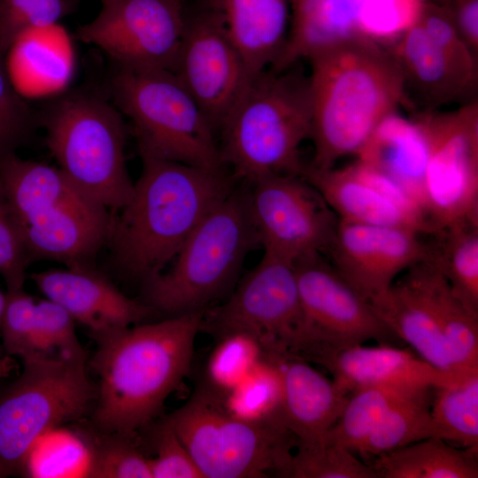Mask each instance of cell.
I'll use <instances>...</instances> for the list:
<instances>
[{
    "label": "cell",
    "mask_w": 478,
    "mask_h": 478,
    "mask_svg": "<svg viewBox=\"0 0 478 478\" xmlns=\"http://www.w3.org/2000/svg\"><path fill=\"white\" fill-rule=\"evenodd\" d=\"M427 235L426 261L443 275L461 303L478 315V220H462Z\"/></svg>",
    "instance_id": "30"
},
{
    "label": "cell",
    "mask_w": 478,
    "mask_h": 478,
    "mask_svg": "<svg viewBox=\"0 0 478 478\" xmlns=\"http://www.w3.org/2000/svg\"><path fill=\"white\" fill-rule=\"evenodd\" d=\"M320 364L348 395L358 388L370 385L435 388L468 373L439 370L411 351L386 343L345 348L328 356Z\"/></svg>",
    "instance_id": "21"
},
{
    "label": "cell",
    "mask_w": 478,
    "mask_h": 478,
    "mask_svg": "<svg viewBox=\"0 0 478 478\" xmlns=\"http://www.w3.org/2000/svg\"><path fill=\"white\" fill-rule=\"evenodd\" d=\"M256 246L250 191L235 188L191 232L173 266L143 282V303L168 317L208 309L232 288Z\"/></svg>",
    "instance_id": "5"
},
{
    "label": "cell",
    "mask_w": 478,
    "mask_h": 478,
    "mask_svg": "<svg viewBox=\"0 0 478 478\" xmlns=\"http://www.w3.org/2000/svg\"><path fill=\"white\" fill-rule=\"evenodd\" d=\"M302 176L319 191L339 220L408 227L425 234L421 212L410 197L358 160L343 168L305 166Z\"/></svg>",
    "instance_id": "17"
},
{
    "label": "cell",
    "mask_w": 478,
    "mask_h": 478,
    "mask_svg": "<svg viewBox=\"0 0 478 478\" xmlns=\"http://www.w3.org/2000/svg\"><path fill=\"white\" fill-rule=\"evenodd\" d=\"M294 266L303 313L298 357L320 364L335 352L368 340L386 343L397 338L371 303L321 254L300 258Z\"/></svg>",
    "instance_id": "11"
},
{
    "label": "cell",
    "mask_w": 478,
    "mask_h": 478,
    "mask_svg": "<svg viewBox=\"0 0 478 478\" xmlns=\"http://www.w3.org/2000/svg\"><path fill=\"white\" fill-rule=\"evenodd\" d=\"M418 24L457 64L469 72L478 73V58L462 39L446 6L436 0H427Z\"/></svg>",
    "instance_id": "43"
},
{
    "label": "cell",
    "mask_w": 478,
    "mask_h": 478,
    "mask_svg": "<svg viewBox=\"0 0 478 478\" xmlns=\"http://www.w3.org/2000/svg\"><path fill=\"white\" fill-rule=\"evenodd\" d=\"M73 5L72 0H0V53L5 56L26 32L58 24Z\"/></svg>",
    "instance_id": "39"
},
{
    "label": "cell",
    "mask_w": 478,
    "mask_h": 478,
    "mask_svg": "<svg viewBox=\"0 0 478 478\" xmlns=\"http://www.w3.org/2000/svg\"><path fill=\"white\" fill-rule=\"evenodd\" d=\"M215 338L217 343L208 357L203 385L222 396L251 374L269 351L248 331H228Z\"/></svg>",
    "instance_id": "35"
},
{
    "label": "cell",
    "mask_w": 478,
    "mask_h": 478,
    "mask_svg": "<svg viewBox=\"0 0 478 478\" xmlns=\"http://www.w3.org/2000/svg\"><path fill=\"white\" fill-rule=\"evenodd\" d=\"M114 212L83 193L54 203L18 225L30 263L94 266L108 241Z\"/></svg>",
    "instance_id": "18"
},
{
    "label": "cell",
    "mask_w": 478,
    "mask_h": 478,
    "mask_svg": "<svg viewBox=\"0 0 478 478\" xmlns=\"http://www.w3.org/2000/svg\"><path fill=\"white\" fill-rule=\"evenodd\" d=\"M427 0H366L360 10V37L385 48L417 24Z\"/></svg>",
    "instance_id": "38"
},
{
    "label": "cell",
    "mask_w": 478,
    "mask_h": 478,
    "mask_svg": "<svg viewBox=\"0 0 478 478\" xmlns=\"http://www.w3.org/2000/svg\"><path fill=\"white\" fill-rule=\"evenodd\" d=\"M35 305L34 297L23 289L7 290L1 327L4 355L22 359L42 354L37 343Z\"/></svg>",
    "instance_id": "40"
},
{
    "label": "cell",
    "mask_w": 478,
    "mask_h": 478,
    "mask_svg": "<svg viewBox=\"0 0 478 478\" xmlns=\"http://www.w3.org/2000/svg\"><path fill=\"white\" fill-rule=\"evenodd\" d=\"M5 306H6V294H4L0 290V331H1V327H2L3 319L4 315Z\"/></svg>",
    "instance_id": "48"
},
{
    "label": "cell",
    "mask_w": 478,
    "mask_h": 478,
    "mask_svg": "<svg viewBox=\"0 0 478 478\" xmlns=\"http://www.w3.org/2000/svg\"><path fill=\"white\" fill-rule=\"evenodd\" d=\"M80 424L90 452L87 477L152 478L149 459L135 444V437L100 431L83 420Z\"/></svg>",
    "instance_id": "37"
},
{
    "label": "cell",
    "mask_w": 478,
    "mask_h": 478,
    "mask_svg": "<svg viewBox=\"0 0 478 478\" xmlns=\"http://www.w3.org/2000/svg\"><path fill=\"white\" fill-rule=\"evenodd\" d=\"M217 397L224 408L240 420L286 428L281 414V388L275 352H268L234 389Z\"/></svg>",
    "instance_id": "34"
},
{
    "label": "cell",
    "mask_w": 478,
    "mask_h": 478,
    "mask_svg": "<svg viewBox=\"0 0 478 478\" xmlns=\"http://www.w3.org/2000/svg\"><path fill=\"white\" fill-rule=\"evenodd\" d=\"M252 184L251 212L264 253L293 263L328 253L339 220L310 182L273 174Z\"/></svg>",
    "instance_id": "14"
},
{
    "label": "cell",
    "mask_w": 478,
    "mask_h": 478,
    "mask_svg": "<svg viewBox=\"0 0 478 478\" xmlns=\"http://www.w3.org/2000/svg\"><path fill=\"white\" fill-rule=\"evenodd\" d=\"M295 447L284 477L377 478L365 460L326 435L314 441L297 442Z\"/></svg>",
    "instance_id": "36"
},
{
    "label": "cell",
    "mask_w": 478,
    "mask_h": 478,
    "mask_svg": "<svg viewBox=\"0 0 478 478\" xmlns=\"http://www.w3.org/2000/svg\"><path fill=\"white\" fill-rule=\"evenodd\" d=\"M42 124L58 168L80 191L114 213L128 202L134 182L118 109L99 96L75 93L50 104Z\"/></svg>",
    "instance_id": "7"
},
{
    "label": "cell",
    "mask_w": 478,
    "mask_h": 478,
    "mask_svg": "<svg viewBox=\"0 0 478 478\" xmlns=\"http://www.w3.org/2000/svg\"><path fill=\"white\" fill-rule=\"evenodd\" d=\"M366 0H289L287 40L274 66L282 71L350 38L359 36L358 21Z\"/></svg>",
    "instance_id": "25"
},
{
    "label": "cell",
    "mask_w": 478,
    "mask_h": 478,
    "mask_svg": "<svg viewBox=\"0 0 478 478\" xmlns=\"http://www.w3.org/2000/svg\"><path fill=\"white\" fill-rule=\"evenodd\" d=\"M387 49L399 67L408 101L412 98V109L413 103L420 111H433L477 98L478 73L457 64L418 22Z\"/></svg>",
    "instance_id": "20"
},
{
    "label": "cell",
    "mask_w": 478,
    "mask_h": 478,
    "mask_svg": "<svg viewBox=\"0 0 478 478\" xmlns=\"http://www.w3.org/2000/svg\"><path fill=\"white\" fill-rule=\"evenodd\" d=\"M153 432L156 456L149 459L152 478H204L166 418L155 426Z\"/></svg>",
    "instance_id": "44"
},
{
    "label": "cell",
    "mask_w": 478,
    "mask_h": 478,
    "mask_svg": "<svg viewBox=\"0 0 478 478\" xmlns=\"http://www.w3.org/2000/svg\"><path fill=\"white\" fill-rule=\"evenodd\" d=\"M112 93L132 124L141 158L222 168L215 131L173 71L119 68Z\"/></svg>",
    "instance_id": "8"
},
{
    "label": "cell",
    "mask_w": 478,
    "mask_h": 478,
    "mask_svg": "<svg viewBox=\"0 0 478 478\" xmlns=\"http://www.w3.org/2000/svg\"><path fill=\"white\" fill-rule=\"evenodd\" d=\"M204 311L91 335L88 367L97 377L90 423L135 437L153 423L167 397L189 374Z\"/></svg>",
    "instance_id": "1"
},
{
    "label": "cell",
    "mask_w": 478,
    "mask_h": 478,
    "mask_svg": "<svg viewBox=\"0 0 478 478\" xmlns=\"http://www.w3.org/2000/svg\"><path fill=\"white\" fill-rule=\"evenodd\" d=\"M30 279L46 298L65 308L89 335L140 323L153 311L123 294L94 266L33 273Z\"/></svg>",
    "instance_id": "19"
},
{
    "label": "cell",
    "mask_w": 478,
    "mask_h": 478,
    "mask_svg": "<svg viewBox=\"0 0 478 478\" xmlns=\"http://www.w3.org/2000/svg\"><path fill=\"white\" fill-rule=\"evenodd\" d=\"M436 1L448 8L462 39L478 58V0Z\"/></svg>",
    "instance_id": "46"
},
{
    "label": "cell",
    "mask_w": 478,
    "mask_h": 478,
    "mask_svg": "<svg viewBox=\"0 0 478 478\" xmlns=\"http://www.w3.org/2000/svg\"><path fill=\"white\" fill-rule=\"evenodd\" d=\"M370 303L396 337L407 343L423 360L444 372H463L454 366L442 330L430 310L404 277Z\"/></svg>",
    "instance_id": "27"
},
{
    "label": "cell",
    "mask_w": 478,
    "mask_h": 478,
    "mask_svg": "<svg viewBox=\"0 0 478 478\" xmlns=\"http://www.w3.org/2000/svg\"><path fill=\"white\" fill-rule=\"evenodd\" d=\"M166 420L204 478L284 477L297 443L284 427L233 416L203 384Z\"/></svg>",
    "instance_id": "9"
},
{
    "label": "cell",
    "mask_w": 478,
    "mask_h": 478,
    "mask_svg": "<svg viewBox=\"0 0 478 478\" xmlns=\"http://www.w3.org/2000/svg\"><path fill=\"white\" fill-rule=\"evenodd\" d=\"M281 388V414L297 442L323 437L340 417L349 395L304 358L275 353Z\"/></svg>",
    "instance_id": "22"
},
{
    "label": "cell",
    "mask_w": 478,
    "mask_h": 478,
    "mask_svg": "<svg viewBox=\"0 0 478 478\" xmlns=\"http://www.w3.org/2000/svg\"><path fill=\"white\" fill-rule=\"evenodd\" d=\"M204 329L214 337L248 331L269 351L298 356L303 313L294 263L264 253L225 303L205 310Z\"/></svg>",
    "instance_id": "12"
},
{
    "label": "cell",
    "mask_w": 478,
    "mask_h": 478,
    "mask_svg": "<svg viewBox=\"0 0 478 478\" xmlns=\"http://www.w3.org/2000/svg\"><path fill=\"white\" fill-rule=\"evenodd\" d=\"M297 65L252 78L222 126L221 162L236 180L302 175L300 147L310 139L312 116L308 75Z\"/></svg>",
    "instance_id": "4"
},
{
    "label": "cell",
    "mask_w": 478,
    "mask_h": 478,
    "mask_svg": "<svg viewBox=\"0 0 478 478\" xmlns=\"http://www.w3.org/2000/svg\"><path fill=\"white\" fill-rule=\"evenodd\" d=\"M35 124L31 109L13 86L7 72L5 56L0 53V160L16 153Z\"/></svg>",
    "instance_id": "41"
},
{
    "label": "cell",
    "mask_w": 478,
    "mask_h": 478,
    "mask_svg": "<svg viewBox=\"0 0 478 478\" xmlns=\"http://www.w3.org/2000/svg\"><path fill=\"white\" fill-rule=\"evenodd\" d=\"M430 415L435 437L460 448L478 449V371L433 389Z\"/></svg>",
    "instance_id": "31"
},
{
    "label": "cell",
    "mask_w": 478,
    "mask_h": 478,
    "mask_svg": "<svg viewBox=\"0 0 478 478\" xmlns=\"http://www.w3.org/2000/svg\"><path fill=\"white\" fill-rule=\"evenodd\" d=\"M29 264L16 222L0 193V275L7 290L23 289Z\"/></svg>",
    "instance_id": "45"
},
{
    "label": "cell",
    "mask_w": 478,
    "mask_h": 478,
    "mask_svg": "<svg viewBox=\"0 0 478 478\" xmlns=\"http://www.w3.org/2000/svg\"><path fill=\"white\" fill-rule=\"evenodd\" d=\"M311 135L308 167L326 170L362 147L379 122L400 105L411 109L389 50L356 36L307 59Z\"/></svg>",
    "instance_id": "3"
},
{
    "label": "cell",
    "mask_w": 478,
    "mask_h": 478,
    "mask_svg": "<svg viewBox=\"0 0 478 478\" xmlns=\"http://www.w3.org/2000/svg\"><path fill=\"white\" fill-rule=\"evenodd\" d=\"M422 235L408 227L338 220L328 253L336 271L372 302L389 289L398 274L427 260Z\"/></svg>",
    "instance_id": "16"
},
{
    "label": "cell",
    "mask_w": 478,
    "mask_h": 478,
    "mask_svg": "<svg viewBox=\"0 0 478 478\" xmlns=\"http://www.w3.org/2000/svg\"><path fill=\"white\" fill-rule=\"evenodd\" d=\"M403 277L438 323L456 368L478 371V315L461 303L443 275L429 262L412 266Z\"/></svg>",
    "instance_id": "26"
},
{
    "label": "cell",
    "mask_w": 478,
    "mask_h": 478,
    "mask_svg": "<svg viewBox=\"0 0 478 478\" xmlns=\"http://www.w3.org/2000/svg\"><path fill=\"white\" fill-rule=\"evenodd\" d=\"M128 202L113 214L106 245L123 276L145 282L163 272L205 215L234 189L222 168L142 158Z\"/></svg>",
    "instance_id": "2"
},
{
    "label": "cell",
    "mask_w": 478,
    "mask_h": 478,
    "mask_svg": "<svg viewBox=\"0 0 478 478\" xmlns=\"http://www.w3.org/2000/svg\"><path fill=\"white\" fill-rule=\"evenodd\" d=\"M37 343L42 354L74 357L88 353L75 331V320L56 302L48 298L35 305Z\"/></svg>",
    "instance_id": "42"
},
{
    "label": "cell",
    "mask_w": 478,
    "mask_h": 478,
    "mask_svg": "<svg viewBox=\"0 0 478 478\" xmlns=\"http://www.w3.org/2000/svg\"><path fill=\"white\" fill-rule=\"evenodd\" d=\"M427 143L421 214L425 235L478 220V100L453 111L413 112Z\"/></svg>",
    "instance_id": "10"
},
{
    "label": "cell",
    "mask_w": 478,
    "mask_h": 478,
    "mask_svg": "<svg viewBox=\"0 0 478 478\" xmlns=\"http://www.w3.org/2000/svg\"><path fill=\"white\" fill-rule=\"evenodd\" d=\"M17 366L15 359L12 356L4 355L0 358V381L7 377Z\"/></svg>",
    "instance_id": "47"
},
{
    "label": "cell",
    "mask_w": 478,
    "mask_h": 478,
    "mask_svg": "<svg viewBox=\"0 0 478 478\" xmlns=\"http://www.w3.org/2000/svg\"><path fill=\"white\" fill-rule=\"evenodd\" d=\"M183 0H102L77 38L95 46L120 68H175L187 18Z\"/></svg>",
    "instance_id": "13"
},
{
    "label": "cell",
    "mask_w": 478,
    "mask_h": 478,
    "mask_svg": "<svg viewBox=\"0 0 478 478\" xmlns=\"http://www.w3.org/2000/svg\"><path fill=\"white\" fill-rule=\"evenodd\" d=\"M355 156L398 186L421 212L428 150L422 128L412 115L406 118L397 111L388 114Z\"/></svg>",
    "instance_id": "24"
},
{
    "label": "cell",
    "mask_w": 478,
    "mask_h": 478,
    "mask_svg": "<svg viewBox=\"0 0 478 478\" xmlns=\"http://www.w3.org/2000/svg\"><path fill=\"white\" fill-rule=\"evenodd\" d=\"M66 32L58 24L20 35L5 56L6 68L17 91L37 95L62 88L72 73Z\"/></svg>",
    "instance_id": "28"
},
{
    "label": "cell",
    "mask_w": 478,
    "mask_h": 478,
    "mask_svg": "<svg viewBox=\"0 0 478 478\" xmlns=\"http://www.w3.org/2000/svg\"><path fill=\"white\" fill-rule=\"evenodd\" d=\"M198 2L219 16L251 79L274 66L288 36L289 0Z\"/></svg>",
    "instance_id": "23"
},
{
    "label": "cell",
    "mask_w": 478,
    "mask_h": 478,
    "mask_svg": "<svg viewBox=\"0 0 478 478\" xmlns=\"http://www.w3.org/2000/svg\"><path fill=\"white\" fill-rule=\"evenodd\" d=\"M173 73L215 133L220 131L251 81L219 16L199 2L195 10L187 11Z\"/></svg>",
    "instance_id": "15"
},
{
    "label": "cell",
    "mask_w": 478,
    "mask_h": 478,
    "mask_svg": "<svg viewBox=\"0 0 478 478\" xmlns=\"http://www.w3.org/2000/svg\"><path fill=\"white\" fill-rule=\"evenodd\" d=\"M89 354H36L0 389V478L21 474L33 445L47 432L91 414L96 384Z\"/></svg>",
    "instance_id": "6"
},
{
    "label": "cell",
    "mask_w": 478,
    "mask_h": 478,
    "mask_svg": "<svg viewBox=\"0 0 478 478\" xmlns=\"http://www.w3.org/2000/svg\"><path fill=\"white\" fill-rule=\"evenodd\" d=\"M377 478H477V451L426 438L366 461Z\"/></svg>",
    "instance_id": "29"
},
{
    "label": "cell",
    "mask_w": 478,
    "mask_h": 478,
    "mask_svg": "<svg viewBox=\"0 0 478 478\" xmlns=\"http://www.w3.org/2000/svg\"><path fill=\"white\" fill-rule=\"evenodd\" d=\"M433 389H420L390 408L358 451L365 461L412 443L435 437L430 415Z\"/></svg>",
    "instance_id": "32"
},
{
    "label": "cell",
    "mask_w": 478,
    "mask_h": 478,
    "mask_svg": "<svg viewBox=\"0 0 478 478\" xmlns=\"http://www.w3.org/2000/svg\"><path fill=\"white\" fill-rule=\"evenodd\" d=\"M424 388L428 387L370 385L358 388L349 395L340 417L326 436L358 452L395 404Z\"/></svg>",
    "instance_id": "33"
}]
</instances>
